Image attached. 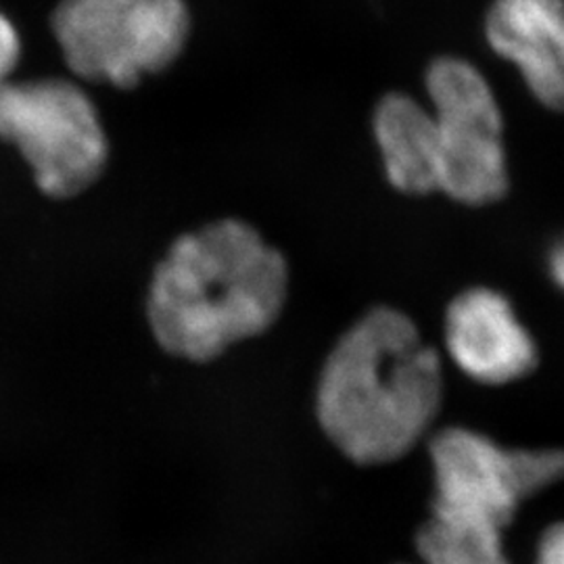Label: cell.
Here are the masks:
<instances>
[{
	"label": "cell",
	"instance_id": "cell-1",
	"mask_svg": "<svg viewBox=\"0 0 564 564\" xmlns=\"http://www.w3.org/2000/svg\"><path fill=\"white\" fill-rule=\"evenodd\" d=\"M289 268L276 247L237 218L205 224L174 239L155 263L144 314L165 354L214 362L281 318Z\"/></svg>",
	"mask_w": 564,
	"mask_h": 564
},
{
	"label": "cell",
	"instance_id": "cell-2",
	"mask_svg": "<svg viewBox=\"0 0 564 564\" xmlns=\"http://www.w3.org/2000/svg\"><path fill=\"white\" fill-rule=\"evenodd\" d=\"M444 398V366L403 312H366L328 354L316 416L345 458L393 463L423 440Z\"/></svg>",
	"mask_w": 564,
	"mask_h": 564
},
{
	"label": "cell",
	"instance_id": "cell-3",
	"mask_svg": "<svg viewBox=\"0 0 564 564\" xmlns=\"http://www.w3.org/2000/svg\"><path fill=\"white\" fill-rule=\"evenodd\" d=\"M0 141L20 153L39 191L55 202L101 181L111 151L97 105L65 78L0 84Z\"/></svg>",
	"mask_w": 564,
	"mask_h": 564
},
{
	"label": "cell",
	"instance_id": "cell-4",
	"mask_svg": "<svg viewBox=\"0 0 564 564\" xmlns=\"http://www.w3.org/2000/svg\"><path fill=\"white\" fill-rule=\"evenodd\" d=\"M51 28L76 78L130 90L181 59L193 20L186 0H59Z\"/></svg>",
	"mask_w": 564,
	"mask_h": 564
},
{
	"label": "cell",
	"instance_id": "cell-5",
	"mask_svg": "<svg viewBox=\"0 0 564 564\" xmlns=\"http://www.w3.org/2000/svg\"><path fill=\"white\" fill-rule=\"evenodd\" d=\"M433 517L505 533L519 506L564 479L563 449H506L477 431L452 426L429 444Z\"/></svg>",
	"mask_w": 564,
	"mask_h": 564
},
{
	"label": "cell",
	"instance_id": "cell-6",
	"mask_svg": "<svg viewBox=\"0 0 564 564\" xmlns=\"http://www.w3.org/2000/svg\"><path fill=\"white\" fill-rule=\"evenodd\" d=\"M424 88L437 126L440 193L473 207L505 199V118L484 72L445 55L426 67Z\"/></svg>",
	"mask_w": 564,
	"mask_h": 564
},
{
	"label": "cell",
	"instance_id": "cell-7",
	"mask_svg": "<svg viewBox=\"0 0 564 564\" xmlns=\"http://www.w3.org/2000/svg\"><path fill=\"white\" fill-rule=\"evenodd\" d=\"M445 347L466 377L508 384L533 372L538 345L502 293L475 286L456 295L445 312Z\"/></svg>",
	"mask_w": 564,
	"mask_h": 564
},
{
	"label": "cell",
	"instance_id": "cell-8",
	"mask_svg": "<svg viewBox=\"0 0 564 564\" xmlns=\"http://www.w3.org/2000/svg\"><path fill=\"white\" fill-rule=\"evenodd\" d=\"M485 39L519 69L535 101L564 113V0H494Z\"/></svg>",
	"mask_w": 564,
	"mask_h": 564
},
{
	"label": "cell",
	"instance_id": "cell-9",
	"mask_svg": "<svg viewBox=\"0 0 564 564\" xmlns=\"http://www.w3.org/2000/svg\"><path fill=\"white\" fill-rule=\"evenodd\" d=\"M372 132L393 188L416 197L440 193V141L429 105L389 93L375 107Z\"/></svg>",
	"mask_w": 564,
	"mask_h": 564
},
{
	"label": "cell",
	"instance_id": "cell-10",
	"mask_svg": "<svg viewBox=\"0 0 564 564\" xmlns=\"http://www.w3.org/2000/svg\"><path fill=\"white\" fill-rule=\"evenodd\" d=\"M421 564H510L505 533L433 517L416 533Z\"/></svg>",
	"mask_w": 564,
	"mask_h": 564
},
{
	"label": "cell",
	"instance_id": "cell-11",
	"mask_svg": "<svg viewBox=\"0 0 564 564\" xmlns=\"http://www.w3.org/2000/svg\"><path fill=\"white\" fill-rule=\"evenodd\" d=\"M21 39L13 21L0 11V84L13 80V72L20 65Z\"/></svg>",
	"mask_w": 564,
	"mask_h": 564
},
{
	"label": "cell",
	"instance_id": "cell-12",
	"mask_svg": "<svg viewBox=\"0 0 564 564\" xmlns=\"http://www.w3.org/2000/svg\"><path fill=\"white\" fill-rule=\"evenodd\" d=\"M535 564H564V521L550 524L540 535Z\"/></svg>",
	"mask_w": 564,
	"mask_h": 564
},
{
	"label": "cell",
	"instance_id": "cell-13",
	"mask_svg": "<svg viewBox=\"0 0 564 564\" xmlns=\"http://www.w3.org/2000/svg\"><path fill=\"white\" fill-rule=\"evenodd\" d=\"M547 270H550V279L556 282L564 291V241H558L547 256Z\"/></svg>",
	"mask_w": 564,
	"mask_h": 564
}]
</instances>
